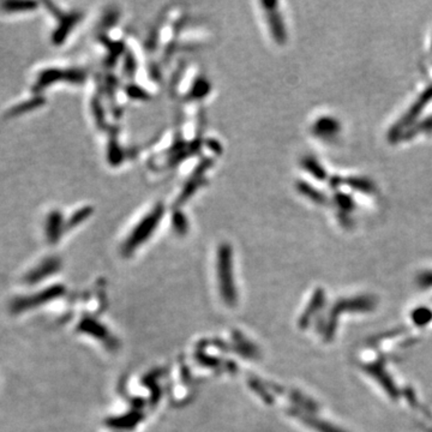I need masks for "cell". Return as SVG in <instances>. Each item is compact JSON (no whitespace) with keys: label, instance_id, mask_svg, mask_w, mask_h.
Here are the masks:
<instances>
[{"label":"cell","instance_id":"6da1fadb","mask_svg":"<svg viewBox=\"0 0 432 432\" xmlns=\"http://www.w3.org/2000/svg\"><path fill=\"white\" fill-rule=\"evenodd\" d=\"M219 281L224 300L228 305H233L235 303L237 294L233 282L231 256L227 249H222L219 254Z\"/></svg>","mask_w":432,"mask_h":432},{"label":"cell","instance_id":"7a4b0ae2","mask_svg":"<svg viewBox=\"0 0 432 432\" xmlns=\"http://www.w3.org/2000/svg\"><path fill=\"white\" fill-rule=\"evenodd\" d=\"M413 318L417 324H425L431 320V312L427 309H419L414 312Z\"/></svg>","mask_w":432,"mask_h":432}]
</instances>
